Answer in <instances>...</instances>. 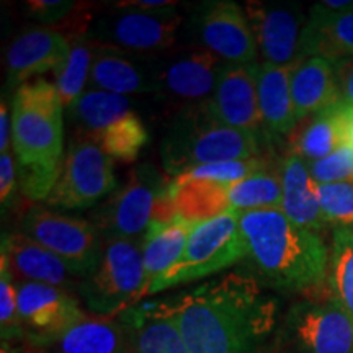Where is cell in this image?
<instances>
[{"instance_id": "6da1fadb", "label": "cell", "mask_w": 353, "mask_h": 353, "mask_svg": "<svg viewBox=\"0 0 353 353\" xmlns=\"http://www.w3.org/2000/svg\"><path fill=\"white\" fill-rule=\"evenodd\" d=\"M167 304L190 353H259L275 325V301L237 272Z\"/></svg>"}, {"instance_id": "7a4b0ae2", "label": "cell", "mask_w": 353, "mask_h": 353, "mask_svg": "<svg viewBox=\"0 0 353 353\" xmlns=\"http://www.w3.org/2000/svg\"><path fill=\"white\" fill-rule=\"evenodd\" d=\"M247 257L255 280L278 291L299 293L324 283L329 250L319 232L304 229L283 210L239 213Z\"/></svg>"}, {"instance_id": "3957f363", "label": "cell", "mask_w": 353, "mask_h": 353, "mask_svg": "<svg viewBox=\"0 0 353 353\" xmlns=\"http://www.w3.org/2000/svg\"><path fill=\"white\" fill-rule=\"evenodd\" d=\"M262 139L221 123L205 100L179 112L161 143V159L167 174L179 176L200 165L263 156Z\"/></svg>"}, {"instance_id": "277c9868", "label": "cell", "mask_w": 353, "mask_h": 353, "mask_svg": "<svg viewBox=\"0 0 353 353\" xmlns=\"http://www.w3.org/2000/svg\"><path fill=\"white\" fill-rule=\"evenodd\" d=\"M63 100L44 79L26 82L12 100V145L17 164L59 165L63 156Z\"/></svg>"}, {"instance_id": "5b68a950", "label": "cell", "mask_w": 353, "mask_h": 353, "mask_svg": "<svg viewBox=\"0 0 353 353\" xmlns=\"http://www.w3.org/2000/svg\"><path fill=\"white\" fill-rule=\"evenodd\" d=\"M245 257L239 213L231 210L219 218L195 224L182 257L154 281L148 296L216 275Z\"/></svg>"}, {"instance_id": "8992f818", "label": "cell", "mask_w": 353, "mask_h": 353, "mask_svg": "<svg viewBox=\"0 0 353 353\" xmlns=\"http://www.w3.org/2000/svg\"><path fill=\"white\" fill-rule=\"evenodd\" d=\"M143 244L130 239L105 241L101 260L94 275L79 288L88 311L113 317L134 307L144 298Z\"/></svg>"}, {"instance_id": "52a82bcc", "label": "cell", "mask_w": 353, "mask_h": 353, "mask_svg": "<svg viewBox=\"0 0 353 353\" xmlns=\"http://www.w3.org/2000/svg\"><path fill=\"white\" fill-rule=\"evenodd\" d=\"M182 23L175 7L143 10L113 3L112 10L94 19L85 39L126 54L159 56L174 46Z\"/></svg>"}, {"instance_id": "ba28073f", "label": "cell", "mask_w": 353, "mask_h": 353, "mask_svg": "<svg viewBox=\"0 0 353 353\" xmlns=\"http://www.w3.org/2000/svg\"><path fill=\"white\" fill-rule=\"evenodd\" d=\"M20 232L63 259L81 280L94 275L105 239L90 221L33 205L20 219Z\"/></svg>"}, {"instance_id": "9c48e42d", "label": "cell", "mask_w": 353, "mask_h": 353, "mask_svg": "<svg viewBox=\"0 0 353 353\" xmlns=\"http://www.w3.org/2000/svg\"><path fill=\"white\" fill-rule=\"evenodd\" d=\"M169 185L156 165L145 162L134 167L125 185L92 211L90 223L105 241H136L151 226L156 203L169 190Z\"/></svg>"}, {"instance_id": "30bf717a", "label": "cell", "mask_w": 353, "mask_h": 353, "mask_svg": "<svg viewBox=\"0 0 353 353\" xmlns=\"http://www.w3.org/2000/svg\"><path fill=\"white\" fill-rule=\"evenodd\" d=\"M117 188L113 159L94 139L76 132L46 205L59 210H85L108 198Z\"/></svg>"}, {"instance_id": "8fae6325", "label": "cell", "mask_w": 353, "mask_h": 353, "mask_svg": "<svg viewBox=\"0 0 353 353\" xmlns=\"http://www.w3.org/2000/svg\"><path fill=\"white\" fill-rule=\"evenodd\" d=\"M245 15L263 63L293 68L306 57L309 17L296 3L247 2Z\"/></svg>"}, {"instance_id": "7c38bea8", "label": "cell", "mask_w": 353, "mask_h": 353, "mask_svg": "<svg viewBox=\"0 0 353 353\" xmlns=\"http://www.w3.org/2000/svg\"><path fill=\"white\" fill-rule=\"evenodd\" d=\"M192 30L201 48L224 64H252L257 57L252 28L244 10L232 0L198 3L192 15Z\"/></svg>"}, {"instance_id": "4fadbf2b", "label": "cell", "mask_w": 353, "mask_h": 353, "mask_svg": "<svg viewBox=\"0 0 353 353\" xmlns=\"http://www.w3.org/2000/svg\"><path fill=\"white\" fill-rule=\"evenodd\" d=\"M17 299L23 337L34 348L52 345L87 314L70 291L51 285L21 281Z\"/></svg>"}, {"instance_id": "5bb4252c", "label": "cell", "mask_w": 353, "mask_h": 353, "mask_svg": "<svg viewBox=\"0 0 353 353\" xmlns=\"http://www.w3.org/2000/svg\"><path fill=\"white\" fill-rule=\"evenodd\" d=\"M224 63L205 48L176 51L154 57L157 94L187 105L210 100Z\"/></svg>"}, {"instance_id": "9a60e30c", "label": "cell", "mask_w": 353, "mask_h": 353, "mask_svg": "<svg viewBox=\"0 0 353 353\" xmlns=\"http://www.w3.org/2000/svg\"><path fill=\"white\" fill-rule=\"evenodd\" d=\"M286 322L303 353H353V317L334 298L296 304Z\"/></svg>"}, {"instance_id": "2e32d148", "label": "cell", "mask_w": 353, "mask_h": 353, "mask_svg": "<svg viewBox=\"0 0 353 353\" xmlns=\"http://www.w3.org/2000/svg\"><path fill=\"white\" fill-rule=\"evenodd\" d=\"M257 76V63L223 65L210 99L213 113L221 123L262 134Z\"/></svg>"}, {"instance_id": "e0dca14e", "label": "cell", "mask_w": 353, "mask_h": 353, "mask_svg": "<svg viewBox=\"0 0 353 353\" xmlns=\"http://www.w3.org/2000/svg\"><path fill=\"white\" fill-rule=\"evenodd\" d=\"M70 52L69 39L54 28H30L7 51V87L19 88L39 74L56 72Z\"/></svg>"}, {"instance_id": "ac0fdd59", "label": "cell", "mask_w": 353, "mask_h": 353, "mask_svg": "<svg viewBox=\"0 0 353 353\" xmlns=\"http://www.w3.org/2000/svg\"><path fill=\"white\" fill-rule=\"evenodd\" d=\"M0 260H6L13 275L23 281L57 286L70 293L81 288L82 280L70 272L63 259L21 232L3 234Z\"/></svg>"}, {"instance_id": "d6986e66", "label": "cell", "mask_w": 353, "mask_h": 353, "mask_svg": "<svg viewBox=\"0 0 353 353\" xmlns=\"http://www.w3.org/2000/svg\"><path fill=\"white\" fill-rule=\"evenodd\" d=\"M94 46V44H92ZM95 48L90 72V88L112 92L117 95L157 94L154 59L141 56L132 59L126 52Z\"/></svg>"}, {"instance_id": "ffe728a7", "label": "cell", "mask_w": 353, "mask_h": 353, "mask_svg": "<svg viewBox=\"0 0 353 353\" xmlns=\"http://www.w3.org/2000/svg\"><path fill=\"white\" fill-rule=\"evenodd\" d=\"M120 316L131 353H190L167 301L134 306Z\"/></svg>"}, {"instance_id": "44dd1931", "label": "cell", "mask_w": 353, "mask_h": 353, "mask_svg": "<svg viewBox=\"0 0 353 353\" xmlns=\"http://www.w3.org/2000/svg\"><path fill=\"white\" fill-rule=\"evenodd\" d=\"M291 97L298 121L332 108L341 100L334 64L321 56H309L291 68Z\"/></svg>"}, {"instance_id": "7402d4cb", "label": "cell", "mask_w": 353, "mask_h": 353, "mask_svg": "<svg viewBox=\"0 0 353 353\" xmlns=\"http://www.w3.org/2000/svg\"><path fill=\"white\" fill-rule=\"evenodd\" d=\"M347 105L343 101L307 117L291 131V154H296L307 164L327 157L347 144Z\"/></svg>"}, {"instance_id": "603a6c76", "label": "cell", "mask_w": 353, "mask_h": 353, "mask_svg": "<svg viewBox=\"0 0 353 353\" xmlns=\"http://www.w3.org/2000/svg\"><path fill=\"white\" fill-rule=\"evenodd\" d=\"M281 182L283 213L298 226L319 232L325 221L317 196V183L311 176L307 162L296 154H288L281 161Z\"/></svg>"}, {"instance_id": "cb8c5ba5", "label": "cell", "mask_w": 353, "mask_h": 353, "mask_svg": "<svg viewBox=\"0 0 353 353\" xmlns=\"http://www.w3.org/2000/svg\"><path fill=\"white\" fill-rule=\"evenodd\" d=\"M290 77L291 68L259 64V107L267 134H291L299 123L291 97Z\"/></svg>"}, {"instance_id": "d4e9b609", "label": "cell", "mask_w": 353, "mask_h": 353, "mask_svg": "<svg viewBox=\"0 0 353 353\" xmlns=\"http://www.w3.org/2000/svg\"><path fill=\"white\" fill-rule=\"evenodd\" d=\"M56 353H131L121 321L85 314L52 343Z\"/></svg>"}, {"instance_id": "484cf974", "label": "cell", "mask_w": 353, "mask_h": 353, "mask_svg": "<svg viewBox=\"0 0 353 353\" xmlns=\"http://www.w3.org/2000/svg\"><path fill=\"white\" fill-rule=\"evenodd\" d=\"M321 56L330 63L353 57V8L330 13L321 3L309 12L306 33V57Z\"/></svg>"}, {"instance_id": "4316f807", "label": "cell", "mask_w": 353, "mask_h": 353, "mask_svg": "<svg viewBox=\"0 0 353 353\" xmlns=\"http://www.w3.org/2000/svg\"><path fill=\"white\" fill-rule=\"evenodd\" d=\"M169 190L176 214L190 224L206 223L232 210L228 185L198 179H172Z\"/></svg>"}, {"instance_id": "83f0119b", "label": "cell", "mask_w": 353, "mask_h": 353, "mask_svg": "<svg viewBox=\"0 0 353 353\" xmlns=\"http://www.w3.org/2000/svg\"><path fill=\"white\" fill-rule=\"evenodd\" d=\"M195 224L176 218L170 224H151L143 236V260L145 286L144 296L162 273H165L176 260L182 257L185 245Z\"/></svg>"}, {"instance_id": "f1b7e54d", "label": "cell", "mask_w": 353, "mask_h": 353, "mask_svg": "<svg viewBox=\"0 0 353 353\" xmlns=\"http://www.w3.org/2000/svg\"><path fill=\"white\" fill-rule=\"evenodd\" d=\"M68 110L70 120L77 128V134L94 138L120 118L131 113V101L125 95H117L99 88H87Z\"/></svg>"}, {"instance_id": "f546056e", "label": "cell", "mask_w": 353, "mask_h": 353, "mask_svg": "<svg viewBox=\"0 0 353 353\" xmlns=\"http://www.w3.org/2000/svg\"><path fill=\"white\" fill-rule=\"evenodd\" d=\"M231 208L237 213L255 210H281L283 205V182L281 164L265 167L257 174L241 182L228 185Z\"/></svg>"}, {"instance_id": "4dcf8cb0", "label": "cell", "mask_w": 353, "mask_h": 353, "mask_svg": "<svg viewBox=\"0 0 353 353\" xmlns=\"http://www.w3.org/2000/svg\"><path fill=\"white\" fill-rule=\"evenodd\" d=\"M90 139H94L113 161L117 159L130 164L139 157V152L148 144L149 134L141 118L131 112Z\"/></svg>"}, {"instance_id": "1f68e13d", "label": "cell", "mask_w": 353, "mask_h": 353, "mask_svg": "<svg viewBox=\"0 0 353 353\" xmlns=\"http://www.w3.org/2000/svg\"><path fill=\"white\" fill-rule=\"evenodd\" d=\"M329 285L332 298L353 317V229L337 228L329 254Z\"/></svg>"}, {"instance_id": "d6a6232c", "label": "cell", "mask_w": 353, "mask_h": 353, "mask_svg": "<svg viewBox=\"0 0 353 353\" xmlns=\"http://www.w3.org/2000/svg\"><path fill=\"white\" fill-rule=\"evenodd\" d=\"M95 48L85 38L70 43V52L65 63L54 72L56 88L65 108L72 107L90 82Z\"/></svg>"}, {"instance_id": "836d02e7", "label": "cell", "mask_w": 353, "mask_h": 353, "mask_svg": "<svg viewBox=\"0 0 353 353\" xmlns=\"http://www.w3.org/2000/svg\"><path fill=\"white\" fill-rule=\"evenodd\" d=\"M272 159L268 156H259L252 159H244V161H228V162H216V164H206L195 167V169L185 172V174L174 176V179H198V180H210V182L231 185L247 176L257 174L265 167L272 164Z\"/></svg>"}, {"instance_id": "e575fe53", "label": "cell", "mask_w": 353, "mask_h": 353, "mask_svg": "<svg viewBox=\"0 0 353 353\" xmlns=\"http://www.w3.org/2000/svg\"><path fill=\"white\" fill-rule=\"evenodd\" d=\"M317 196L325 223L353 226V180L317 185Z\"/></svg>"}, {"instance_id": "d590c367", "label": "cell", "mask_w": 353, "mask_h": 353, "mask_svg": "<svg viewBox=\"0 0 353 353\" xmlns=\"http://www.w3.org/2000/svg\"><path fill=\"white\" fill-rule=\"evenodd\" d=\"M0 330L3 342L23 337L13 273L6 260H0Z\"/></svg>"}, {"instance_id": "8d00e7d4", "label": "cell", "mask_w": 353, "mask_h": 353, "mask_svg": "<svg viewBox=\"0 0 353 353\" xmlns=\"http://www.w3.org/2000/svg\"><path fill=\"white\" fill-rule=\"evenodd\" d=\"M59 165H23L17 164V174H19V187L21 195L32 201L48 200L51 192L54 190L57 180L61 175Z\"/></svg>"}, {"instance_id": "74e56055", "label": "cell", "mask_w": 353, "mask_h": 353, "mask_svg": "<svg viewBox=\"0 0 353 353\" xmlns=\"http://www.w3.org/2000/svg\"><path fill=\"white\" fill-rule=\"evenodd\" d=\"M307 167L317 185L353 180V148L343 144L327 157L309 162Z\"/></svg>"}, {"instance_id": "f35d334b", "label": "cell", "mask_w": 353, "mask_h": 353, "mask_svg": "<svg viewBox=\"0 0 353 353\" xmlns=\"http://www.w3.org/2000/svg\"><path fill=\"white\" fill-rule=\"evenodd\" d=\"M77 3L70 0H30L25 2V10L39 23L57 25L63 23L76 10Z\"/></svg>"}, {"instance_id": "ab89813d", "label": "cell", "mask_w": 353, "mask_h": 353, "mask_svg": "<svg viewBox=\"0 0 353 353\" xmlns=\"http://www.w3.org/2000/svg\"><path fill=\"white\" fill-rule=\"evenodd\" d=\"M17 192V169L13 156L8 152L0 154V203H2V213L13 205V198Z\"/></svg>"}, {"instance_id": "60d3db41", "label": "cell", "mask_w": 353, "mask_h": 353, "mask_svg": "<svg viewBox=\"0 0 353 353\" xmlns=\"http://www.w3.org/2000/svg\"><path fill=\"white\" fill-rule=\"evenodd\" d=\"M332 64L335 77H337L339 92H341V100L353 107V57H342Z\"/></svg>"}, {"instance_id": "b9f144b4", "label": "cell", "mask_w": 353, "mask_h": 353, "mask_svg": "<svg viewBox=\"0 0 353 353\" xmlns=\"http://www.w3.org/2000/svg\"><path fill=\"white\" fill-rule=\"evenodd\" d=\"M12 139V112H8L7 101H0V151L8 152Z\"/></svg>"}, {"instance_id": "7bdbcfd3", "label": "cell", "mask_w": 353, "mask_h": 353, "mask_svg": "<svg viewBox=\"0 0 353 353\" xmlns=\"http://www.w3.org/2000/svg\"><path fill=\"white\" fill-rule=\"evenodd\" d=\"M117 6L143 8V10H159V8L176 7V2L174 0H123V2H117Z\"/></svg>"}, {"instance_id": "ee69618b", "label": "cell", "mask_w": 353, "mask_h": 353, "mask_svg": "<svg viewBox=\"0 0 353 353\" xmlns=\"http://www.w3.org/2000/svg\"><path fill=\"white\" fill-rule=\"evenodd\" d=\"M347 118H348V123H347V144H350L353 148V118L350 117V113H348V107H347Z\"/></svg>"}, {"instance_id": "f6af8a7d", "label": "cell", "mask_w": 353, "mask_h": 353, "mask_svg": "<svg viewBox=\"0 0 353 353\" xmlns=\"http://www.w3.org/2000/svg\"><path fill=\"white\" fill-rule=\"evenodd\" d=\"M0 353H13V350L7 342H2V350H0Z\"/></svg>"}, {"instance_id": "bcb514c9", "label": "cell", "mask_w": 353, "mask_h": 353, "mask_svg": "<svg viewBox=\"0 0 353 353\" xmlns=\"http://www.w3.org/2000/svg\"><path fill=\"white\" fill-rule=\"evenodd\" d=\"M348 107V113H350V117L353 118V107H350V105H347Z\"/></svg>"}]
</instances>
